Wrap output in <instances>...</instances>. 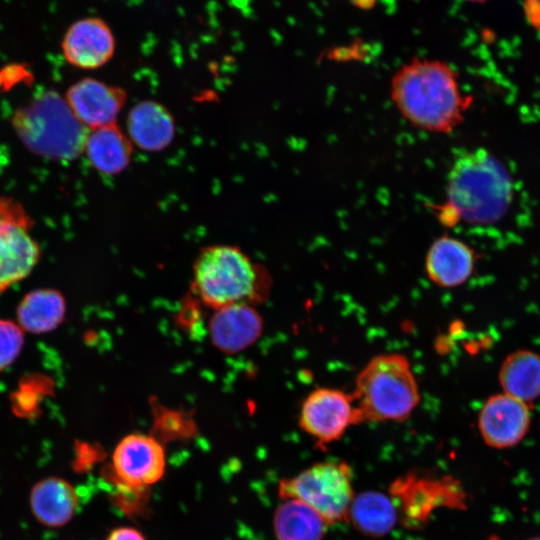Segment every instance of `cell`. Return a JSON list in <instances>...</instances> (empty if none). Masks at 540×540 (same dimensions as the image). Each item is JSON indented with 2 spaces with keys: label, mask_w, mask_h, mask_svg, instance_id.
Returning a JSON list of instances; mask_svg holds the SVG:
<instances>
[{
  "label": "cell",
  "mask_w": 540,
  "mask_h": 540,
  "mask_svg": "<svg viewBox=\"0 0 540 540\" xmlns=\"http://www.w3.org/2000/svg\"><path fill=\"white\" fill-rule=\"evenodd\" d=\"M391 95L411 124L437 133H448L461 123L471 101L462 95L447 63L424 58L411 60L394 74Z\"/></svg>",
  "instance_id": "1"
},
{
  "label": "cell",
  "mask_w": 540,
  "mask_h": 540,
  "mask_svg": "<svg viewBox=\"0 0 540 540\" xmlns=\"http://www.w3.org/2000/svg\"><path fill=\"white\" fill-rule=\"evenodd\" d=\"M446 202L439 218L447 225L458 221L492 224L501 220L513 198V182L502 163L485 149L460 155L449 170Z\"/></svg>",
  "instance_id": "2"
},
{
  "label": "cell",
  "mask_w": 540,
  "mask_h": 540,
  "mask_svg": "<svg viewBox=\"0 0 540 540\" xmlns=\"http://www.w3.org/2000/svg\"><path fill=\"white\" fill-rule=\"evenodd\" d=\"M271 286L268 270L238 246H206L193 263L192 290L214 310L234 303H261Z\"/></svg>",
  "instance_id": "3"
},
{
  "label": "cell",
  "mask_w": 540,
  "mask_h": 540,
  "mask_svg": "<svg viewBox=\"0 0 540 540\" xmlns=\"http://www.w3.org/2000/svg\"><path fill=\"white\" fill-rule=\"evenodd\" d=\"M352 395L358 423L403 421L420 399L409 361L397 353L373 357L357 375Z\"/></svg>",
  "instance_id": "4"
},
{
  "label": "cell",
  "mask_w": 540,
  "mask_h": 540,
  "mask_svg": "<svg viewBox=\"0 0 540 540\" xmlns=\"http://www.w3.org/2000/svg\"><path fill=\"white\" fill-rule=\"evenodd\" d=\"M12 123L24 145L42 157L70 161L84 151L87 127L55 91L42 92L18 108Z\"/></svg>",
  "instance_id": "5"
},
{
  "label": "cell",
  "mask_w": 540,
  "mask_h": 540,
  "mask_svg": "<svg viewBox=\"0 0 540 540\" xmlns=\"http://www.w3.org/2000/svg\"><path fill=\"white\" fill-rule=\"evenodd\" d=\"M354 495L352 470L346 462L315 463L279 484L282 500L305 502L328 524L346 519Z\"/></svg>",
  "instance_id": "6"
},
{
  "label": "cell",
  "mask_w": 540,
  "mask_h": 540,
  "mask_svg": "<svg viewBox=\"0 0 540 540\" xmlns=\"http://www.w3.org/2000/svg\"><path fill=\"white\" fill-rule=\"evenodd\" d=\"M32 227L33 219L19 202L0 197V294L25 279L40 259Z\"/></svg>",
  "instance_id": "7"
},
{
  "label": "cell",
  "mask_w": 540,
  "mask_h": 540,
  "mask_svg": "<svg viewBox=\"0 0 540 540\" xmlns=\"http://www.w3.org/2000/svg\"><path fill=\"white\" fill-rule=\"evenodd\" d=\"M358 423L352 394L331 388L312 391L302 404L299 424L320 445L339 440Z\"/></svg>",
  "instance_id": "8"
},
{
  "label": "cell",
  "mask_w": 540,
  "mask_h": 540,
  "mask_svg": "<svg viewBox=\"0 0 540 540\" xmlns=\"http://www.w3.org/2000/svg\"><path fill=\"white\" fill-rule=\"evenodd\" d=\"M114 476L133 488H147L165 471V453L154 436L133 433L117 444L112 456Z\"/></svg>",
  "instance_id": "9"
},
{
  "label": "cell",
  "mask_w": 540,
  "mask_h": 540,
  "mask_svg": "<svg viewBox=\"0 0 540 540\" xmlns=\"http://www.w3.org/2000/svg\"><path fill=\"white\" fill-rule=\"evenodd\" d=\"M391 496L396 503L399 518L417 526L424 522L433 508L447 500L452 506L463 507V491L456 482L432 481L416 475L400 478L392 485Z\"/></svg>",
  "instance_id": "10"
},
{
  "label": "cell",
  "mask_w": 540,
  "mask_h": 540,
  "mask_svg": "<svg viewBox=\"0 0 540 540\" xmlns=\"http://www.w3.org/2000/svg\"><path fill=\"white\" fill-rule=\"evenodd\" d=\"M126 98L122 88L92 78L78 81L65 96L76 118L90 129L116 124Z\"/></svg>",
  "instance_id": "11"
},
{
  "label": "cell",
  "mask_w": 540,
  "mask_h": 540,
  "mask_svg": "<svg viewBox=\"0 0 540 540\" xmlns=\"http://www.w3.org/2000/svg\"><path fill=\"white\" fill-rule=\"evenodd\" d=\"M478 423L486 444L507 448L519 443L527 433L530 412L525 402L506 393L498 394L484 403Z\"/></svg>",
  "instance_id": "12"
},
{
  "label": "cell",
  "mask_w": 540,
  "mask_h": 540,
  "mask_svg": "<svg viewBox=\"0 0 540 540\" xmlns=\"http://www.w3.org/2000/svg\"><path fill=\"white\" fill-rule=\"evenodd\" d=\"M115 46L110 27L97 17L74 22L62 41L67 62L81 69H96L105 65L112 58Z\"/></svg>",
  "instance_id": "13"
},
{
  "label": "cell",
  "mask_w": 540,
  "mask_h": 540,
  "mask_svg": "<svg viewBox=\"0 0 540 540\" xmlns=\"http://www.w3.org/2000/svg\"><path fill=\"white\" fill-rule=\"evenodd\" d=\"M263 332V319L254 305L234 303L218 309L209 320L212 344L225 353H237L252 346Z\"/></svg>",
  "instance_id": "14"
},
{
  "label": "cell",
  "mask_w": 540,
  "mask_h": 540,
  "mask_svg": "<svg viewBox=\"0 0 540 540\" xmlns=\"http://www.w3.org/2000/svg\"><path fill=\"white\" fill-rule=\"evenodd\" d=\"M29 502L32 514L40 524L58 528L72 520L79 498L71 483L61 477L50 476L32 487Z\"/></svg>",
  "instance_id": "15"
},
{
  "label": "cell",
  "mask_w": 540,
  "mask_h": 540,
  "mask_svg": "<svg viewBox=\"0 0 540 540\" xmlns=\"http://www.w3.org/2000/svg\"><path fill=\"white\" fill-rule=\"evenodd\" d=\"M127 132L132 144L140 149L161 151L174 139V119L162 104L151 100L141 101L128 114Z\"/></svg>",
  "instance_id": "16"
},
{
  "label": "cell",
  "mask_w": 540,
  "mask_h": 540,
  "mask_svg": "<svg viewBox=\"0 0 540 540\" xmlns=\"http://www.w3.org/2000/svg\"><path fill=\"white\" fill-rule=\"evenodd\" d=\"M428 277L442 287L464 283L474 268L472 249L459 239L443 236L430 246L425 261Z\"/></svg>",
  "instance_id": "17"
},
{
  "label": "cell",
  "mask_w": 540,
  "mask_h": 540,
  "mask_svg": "<svg viewBox=\"0 0 540 540\" xmlns=\"http://www.w3.org/2000/svg\"><path fill=\"white\" fill-rule=\"evenodd\" d=\"M399 519L398 508L392 496L377 490H367L355 493L345 520L359 533L381 538L394 529Z\"/></svg>",
  "instance_id": "18"
},
{
  "label": "cell",
  "mask_w": 540,
  "mask_h": 540,
  "mask_svg": "<svg viewBox=\"0 0 540 540\" xmlns=\"http://www.w3.org/2000/svg\"><path fill=\"white\" fill-rule=\"evenodd\" d=\"M84 151L91 165L103 174L122 172L129 165L133 144L116 125L91 129Z\"/></svg>",
  "instance_id": "19"
},
{
  "label": "cell",
  "mask_w": 540,
  "mask_h": 540,
  "mask_svg": "<svg viewBox=\"0 0 540 540\" xmlns=\"http://www.w3.org/2000/svg\"><path fill=\"white\" fill-rule=\"evenodd\" d=\"M66 303L63 295L53 289H38L27 293L16 310L17 324L33 334L55 330L64 320Z\"/></svg>",
  "instance_id": "20"
},
{
  "label": "cell",
  "mask_w": 540,
  "mask_h": 540,
  "mask_svg": "<svg viewBox=\"0 0 540 540\" xmlns=\"http://www.w3.org/2000/svg\"><path fill=\"white\" fill-rule=\"evenodd\" d=\"M274 513L277 540H322L328 523L311 506L298 499H287Z\"/></svg>",
  "instance_id": "21"
},
{
  "label": "cell",
  "mask_w": 540,
  "mask_h": 540,
  "mask_svg": "<svg viewBox=\"0 0 540 540\" xmlns=\"http://www.w3.org/2000/svg\"><path fill=\"white\" fill-rule=\"evenodd\" d=\"M500 383L506 394L522 401H532L540 396V355L519 350L503 362Z\"/></svg>",
  "instance_id": "22"
},
{
  "label": "cell",
  "mask_w": 540,
  "mask_h": 540,
  "mask_svg": "<svg viewBox=\"0 0 540 540\" xmlns=\"http://www.w3.org/2000/svg\"><path fill=\"white\" fill-rule=\"evenodd\" d=\"M24 331L7 319H0V372L11 366L24 345Z\"/></svg>",
  "instance_id": "23"
},
{
  "label": "cell",
  "mask_w": 540,
  "mask_h": 540,
  "mask_svg": "<svg viewBox=\"0 0 540 540\" xmlns=\"http://www.w3.org/2000/svg\"><path fill=\"white\" fill-rule=\"evenodd\" d=\"M105 540H145V538L134 528L120 527L113 530Z\"/></svg>",
  "instance_id": "24"
},
{
  "label": "cell",
  "mask_w": 540,
  "mask_h": 540,
  "mask_svg": "<svg viewBox=\"0 0 540 540\" xmlns=\"http://www.w3.org/2000/svg\"><path fill=\"white\" fill-rule=\"evenodd\" d=\"M525 12L529 22L540 27V0H525Z\"/></svg>",
  "instance_id": "25"
},
{
  "label": "cell",
  "mask_w": 540,
  "mask_h": 540,
  "mask_svg": "<svg viewBox=\"0 0 540 540\" xmlns=\"http://www.w3.org/2000/svg\"><path fill=\"white\" fill-rule=\"evenodd\" d=\"M465 1L473 2V3H482V2H485L487 0H465Z\"/></svg>",
  "instance_id": "26"
},
{
  "label": "cell",
  "mask_w": 540,
  "mask_h": 540,
  "mask_svg": "<svg viewBox=\"0 0 540 540\" xmlns=\"http://www.w3.org/2000/svg\"><path fill=\"white\" fill-rule=\"evenodd\" d=\"M530 540H540V537L533 538V539H530Z\"/></svg>",
  "instance_id": "27"
}]
</instances>
